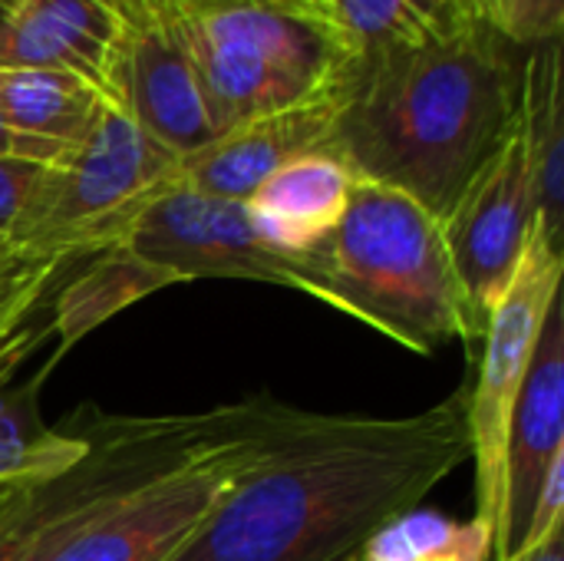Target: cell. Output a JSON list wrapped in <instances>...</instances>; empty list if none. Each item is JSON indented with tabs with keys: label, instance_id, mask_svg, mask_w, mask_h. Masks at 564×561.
I'll use <instances>...</instances> for the list:
<instances>
[{
	"label": "cell",
	"instance_id": "cell-1",
	"mask_svg": "<svg viewBox=\"0 0 564 561\" xmlns=\"http://www.w3.org/2000/svg\"><path fill=\"white\" fill-rule=\"evenodd\" d=\"M466 400L469 387L410 417L288 407L169 561H360L380 526L473 456Z\"/></svg>",
	"mask_w": 564,
	"mask_h": 561
},
{
	"label": "cell",
	"instance_id": "cell-2",
	"mask_svg": "<svg viewBox=\"0 0 564 561\" xmlns=\"http://www.w3.org/2000/svg\"><path fill=\"white\" fill-rule=\"evenodd\" d=\"M522 46L489 20L360 63L324 152L440 225L519 122Z\"/></svg>",
	"mask_w": 564,
	"mask_h": 561
},
{
	"label": "cell",
	"instance_id": "cell-3",
	"mask_svg": "<svg viewBox=\"0 0 564 561\" xmlns=\"http://www.w3.org/2000/svg\"><path fill=\"white\" fill-rule=\"evenodd\" d=\"M291 261L301 294L423 357L456 337L473 341L443 225L397 188L354 182L337 228Z\"/></svg>",
	"mask_w": 564,
	"mask_h": 561
},
{
	"label": "cell",
	"instance_id": "cell-4",
	"mask_svg": "<svg viewBox=\"0 0 564 561\" xmlns=\"http://www.w3.org/2000/svg\"><path fill=\"white\" fill-rule=\"evenodd\" d=\"M175 20L215 139L350 86L364 63L324 0H195Z\"/></svg>",
	"mask_w": 564,
	"mask_h": 561
},
{
	"label": "cell",
	"instance_id": "cell-5",
	"mask_svg": "<svg viewBox=\"0 0 564 561\" xmlns=\"http://www.w3.org/2000/svg\"><path fill=\"white\" fill-rule=\"evenodd\" d=\"M271 400L198 417H96L86 456L40 486H20L0 509V561H46L126 493L162 476L195 450L248 430Z\"/></svg>",
	"mask_w": 564,
	"mask_h": 561
},
{
	"label": "cell",
	"instance_id": "cell-6",
	"mask_svg": "<svg viewBox=\"0 0 564 561\" xmlns=\"http://www.w3.org/2000/svg\"><path fill=\"white\" fill-rule=\"evenodd\" d=\"M178 165L175 152L106 99L73 152L43 172L10 255L73 261L122 245L135 215L178 182Z\"/></svg>",
	"mask_w": 564,
	"mask_h": 561
},
{
	"label": "cell",
	"instance_id": "cell-7",
	"mask_svg": "<svg viewBox=\"0 0 564 561\" xmlns=\"http://www.w3.org/2000/svg\"><path fill=\"white\" fill-rule=\"evenodd\" d=\"M284 410V403H268L264 417L248 430L195 450L178 466L126 493L46 561H169L258 456Z\"/></svg>",
	"mask_w": 564,
	"mask_h": 561
},
{
	"label": "cell",
	"instance_id": "cell-8",
	"mask_svg": "<svg viewBox=\"0 0 564 561\" xmlns=\"http://www.w3.org/2000/svg\"><path fill=\"white\" fill-rule=\"evenodd\" d=\"M564 258L562 248L542 238L535 228L522 265L486 321L482 334V364L476 387H469L466 420L476 460V522L499 532L502 516V463H506V440L509 420L525 384L529 360L535 354L545 314L552 301L562 294Z\"/></svg>",
	"mask_w": 564,
	"mask_h": 561
},
{
	"label": "cell",
	"instance_id": "cell-9",
	"mask_svg": "<svg viewBox=\"0 0 564 561\" xmlns=\"http://www.w3.org/2000/svg\"><path fill=\"white\" fill-rule=\"evenodd\" d=\"M539 228V202L522 119L443 222V241L466 301L473 341L509 291Z\"/></svg>",
	"mask_w": 564,
	"mask_h": 561
},
{
	"label": "cell",
	"instance_id": "cell-10",
	"mask_svg": "<svg viewBox=\"0 0 564 561\" xmlns=\"http://www.w3.org/2000/svg\"><path fill=\"white\" fill-rule=\"evenodd\" d=\"M122 248L175 281L245 278L301 291L294 261L261 238L245 202L195 192L182 179L135 215Z\"/></svg>",
	"mask_w": 564,
	"mask_h": 561
},
{
	"label": "cell",
	"instance_id": "cell-11",
	"mask_svg": "<svg viewBox=\"0 0 564 561\" xmlns=\"http://www.w3.org/2000/svg\"><path fill=\"white\" fill-rule=\"evenodd\" d=\"M175 10L122 20L126 30L109 99L122 106L155 142L185 159L205 149L215 139V129L208 122Z\"/></svg>",
	"mask_w": 564,
	"mask_h": 561
},
{
	"label": "cell",
	"instance_id": "cell-12",
	"mask_svg": "<svg viewBox=\"0 0 564 561\" xmlns=\"http://www.w3.org/2000/svg\"><path fill=\"white\" fill-rule=\"evenodd\" d=\"M564 453V311L562 294L552 301L535 354L519 390L506 463H502V516L496 532V561L516 559L542 496L552 463Z\"/></svg>",
	"mask_w": 564,
	"mask_h": 561
},
{
	"label": "cell",
	"instance_id": "cell-13",
	"mask_svg": "<svg viewBox=\"0 0 564 561\" xmlns=\"http://www.w3.org/2000/svg\"><path fill=\"white\" fill-rule=\"evenodd\" d=\"M354 83L344 89L324 93L311 103L251 119V122L212 139L205 149L182 159L178 179L195 192H205L215 198H231V202H248L254 195V188L268 175H274L281 165H288L307 152L327 149L337 116H340Z\"/></svg>",
	"mask_w": 564,
	"mask_h": 561
},
{
	"label": "cell",
	"instance_id": "cell-14",
	"mask_svg": "<svg viewBox=\"0 0 564 561\" xmlns=\"http://www.w3.org/2000/svg\"><path fill=\"white\" fill-rule=\"evenodd\" d=\"M122 17L106 0H20L0 36V66H50L112 96Z\"/></svg>",
	"mask_w": 564,
	"mask_h": 561
},
{
	"label": "cell",
	"instance_id": "cell-15",
	"mask_svg": "<svg viewBox=\"0 0 564 561\" xmlns=\"http://www.w3.org/2000/svg\"><path fill=\"white\" fill-rule=\"evenodd\" d=\"M354 182L350 169L330 152H307L268 175L245 205L261 238L278 255L297 258L337 228Z\"/></svg>",
	"mask_w": 564,
	"mask_h": 561
},
{
	"label": "cell",
	"instance_id": "cell-16",
	"mask_svg": "<svg viewBox=\"0 0 564 561\" xmlns=\"http://www.w3.org/2000/svg\"><path fill=\"white\" fill-rule=\"evenodd\" d=\"M33 350L30 321L0 344V489L40 486L76 466L89 450V433H63L36 417V380L10 387V374Z\"/></svg>",
	"mask_w": 564,
	"mask_h": 561
},
{
	"label": "cell",
	"instance_id": "cell-17",
	"mask_svg": "<svg viewBox=\"0 0 564 561\" xmlns=\"http://www.w3.org/2000/svg\"><path fill=\"white\" fill-rule=\"evenodd\" d=\"M519 119L529 145V165L539 202V231L562 248L564 231V109L562 40L525 50Z\"/></svg>",
	"mask_w": 564,
	"mask_h": 561
},
{
	"label": "cell",
	"instance_id": "cell-18",
	"mask_svg": "<svg viewBox=\"0 0 564 561\" xmlns=\"http://www.w3.org/2000/svg\"><path fill=\"white\" fill-rule=\"evenodd\" d=\"M86 258H89L86 268L73 271L53 301V331L59 337L56 357L69 350L79 337L96 331L102 321L135 304L139 298L159 288L178 284L172 274L149 268L145 261L129 255L122 245L93 251Z\"/></svg>",
	"mask_w": 564,
	"mask_h": 561
},
{
	"label": "cell",
	"instance_id": "cell-19",
	"mask_svg": "<svg viewBox=\"0 0 564 561\" xmlns=\"http://www.w3.org/2000/svg\"><path fill=\"white\" fill-rule=\"evenodd\" d=\"M106 96L76 73L50 66H0V116L30 136L76 145Z\"/></svg>",
	"mask_w": 564,
	"mask_h": 561
},
{
	"label": "cell",
	"instance_id": "cell-20",
	"mask_svg": "<svg viewBox=\"0 0 564 561\" xmlns=\"http://www.w3.org/2000/svg\"><path fill=\"white\" fill-rule=\"evenodd\" d=\"M360 60L416 46L486 20L476 0H324Z\"/></svg>",
	"mask_w": 564,
	"mask_h": 561
},
{
	"label": "cell",
	"instance_id": "cell-21",
	"mask_svg": "<svg viewBox=\"0 0 564 561\" xmlns=\"http://www.w3.org/2000/svg\"><path fill=\"white\" fill-rule=\"evenodd\" d=\"M360 561H496V536L476 519L406 509L370 536Z\"/></svg>",
	"mask_w": 564,
	"mask_h": 561
},
{
	"label": "cell",
	"instance_id": "cell-22",
	"mask_svg": "<svg viewBox=\"0 0 564 561\" xmlns=\"http://www.w3.org/2000/svg\"><path fill=\"white\" fill-rule=\"evenodd\" d=\"M63 265L66 261L0 255V344L33 317Z\"/></svg>",
	"mask_w": 564,
	"mask_h": 561
},
{
	"label": "cell",
	"instance_id": "cell-23",
	"mask_svg": "<svg viewBox=\"0 0 564 561\" xmlns=\"http://www.w3.org/2000/svg\"><path fill=\"white\" fill-rule=\"evenodd\" d=\"M564 0H499L496 26L499 33L522 50H532L549 40H562Z\"/></svg>",
	"mask_w": 564,
	"mask_h": 561
},
{
	"label": "cell",
	"instance_id": "cell-24",
	"mask_svg": "<svg viewBox=\"0 0 564 561\" xmlns=\"http://www.w3.org/2000/svg\"><path fill=\"white\" fill-rule=\"evenodd\" d=\"M50 165H33V162H13L0 159V255H10L13 235L43 182V172Z\"/></svg>",
	"mask_w": 564,
	"mask_h": 561
},
{
	"label": "cell",
	"instance_id": "cell-25",
	"mask_svg": "<svg viewBox=\"0 0 564 561\" xmlns=\"http://www.w3.org/2000/svg\"><path fill=\"white\" fill-rule=\"evenodd\" d=\"M564 529V453L552 463L549 476H545V486H542V496L535 503V513H532V522H529V532H525V549H535L542 542H549L552 536H558Z\"/></svg>",
	"mask_w": 564,
	"mask_h": 561
},
{
	"label": "cell",
	"instance_id": "cell-26",
	"mask_svg": "<svg viewBox=\"0 0 564 561\" xmlns=\"http://www.w3.org/2000/svg\"><path fill=\"white\" fill-rule=\"evenodd\" d=\"M69 152H73V145L53 142V139H43V136L20 132V129H13V126L0 116V159L33 162V165H59Z\"/></svg>",
	"mask_w": 564,
	"mask_h": 561
},
{
	"label": "cell",
	"instance_id": "cell-27",
	"mask_svg": "<svg viewBox=\"0 0 564 561\" xmlns=\"http://www.w3.org/2000/svg\"><path fill=\"white\" fill-rule=\"evenodd\" d=\"M564 529L558 536H552L549 542H542V546H535V549H525V552H519L516 559L509 561H564Z\"/></svg>",
	"mask_w": 564,
	"mask_h": 561
},
{
	"label": "cell",
	"instance_id": "cell-28",
	"mask_svg": "<svg viewBox=\"0 0 564 561\" xmlns=\"http://www.w3.org/2000/svg\"><path fill=\"white\" fill-rule=\"evenodd\" d=\"M476 7H479V13L496 26V10H499V0H476Z\"/></svg>",
	"mask_w": 564,
	"mask_h": 561
},
{
	"label": "cell",
	"instance_id": "cell-29",
	"mask_svg": "<svg viewBox=\"0 0 564 561\" xmlns=\"http://www.w3.org/2000/svg\"><path fill=\"white\" fill-rule=\"evenodd\" d=\"M7 20H10V7L0 0V36H3V30H7Z\"/></svg>",
	"mask_w": 564,
	"mask_h": 561
},
{
	"label": "cell",
	"instance_id": "cell-30",
	"mask_svg": "<svg viewBox=\"0 0 564 561\" xmlns=\"http://www.w3.org/2000/svg\"><path fill=\"white\" fill-rule=\"evenodd\" d=\"M175 7H185V3H195V0H172Z\"/></svg>",
	"mask_w": 564,
	"mask_h": 561
},
{
	"label": "cell",
	"instance_id": "cell-31",
	"mask_svg": "<svg viewBox=\"0 0 564 561\" xmlns=\"http://www.w3.org/2000/svg\"><path fill=\"white\" fill-rule=\"evenodd\" d=\"M10 493H13V489H10ZM10 493H7V496H3V499H0V509H3V506H7V499H10Z\"/></svg>",
	"mask_w": 564,
	"mask_h": 561
},
{
	"label": "cell",
	"instance_id": "cell-32",
	"mask_svg": "<svg viewBox=\"0 0 564 561\" xmlns=\"http://www.w3.org/2000/svg\"><path fill=\"white\" fill-rule=\"evenodd\" d=\"M3 3H7V7H13V3H20V0H3Z\"/></svg>",
	"mask_w": 564,
	"mask_h": 561
},
{
	"label": "cell",
	"instance_id": "cell-33",
	"mask_svg": "<svg viewBox=\"0 0 564 561\" xmlns=\"http://www.w3.org/2000/svg\"><path fill=\"white\" fill-rule=\"evenodd\" d=\"M7 493H10V489H0V499H3V496H7Z\"/></svg>",
	"mask_w": 564,
	"mask_h": 561
}]
</instances>
